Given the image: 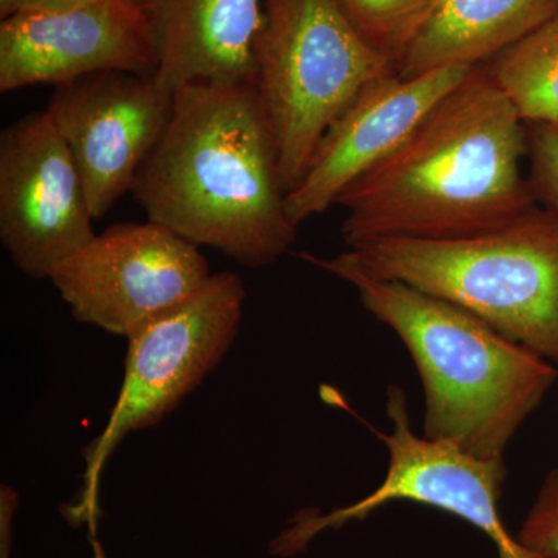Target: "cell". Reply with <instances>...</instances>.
<instances>
[{"label": "cell", "mask_w": 558, "mask_h": 558, "mask_svg": "<svg viewBox=\"0 0 558 558\" xmlns=\"http://www.w3.org/2000/svg\"><path fill=\"white\" fill-rule=\"evenodd\" d=\"M132 5L137 7V9L145 11L149 16L154 17L156 21L157 14L163 5V0H130Z\"/></svg>", "instance_id": "44dd1931"}, {"label": "cell", "mask_w": 558, "mask_h": 558, "mask_svg": "<svg viewBox=\"0 0 558 558\" xmlns=\"http://www.w3.org/2000/svg\"><path fill=\"white\" fill-rule=\"evenodd\" d=\"M387 413L392 428L380 432L354 414L385 444L388 470L376 490L347 508L318 513L303 510L274 539L270 553L292 557L328 529L363 521L395 501H413L458 517L478 529L498 550V558H557L542 556L521 546L499 512L508 469L505 461H480L440 440L414 435L409 400L400 387L388 388Z\"/></svg>", "instance_id": "52a82bcc"}, {"label": "cell", "mask_w": 558, "mask_h": 558, "mask_svg": "<svg viewBox=\"0 0 558 558\" xmlns=\"http://www.w3.org/2000/svg\"><path fill=\"white\" fill-rule=\"evenodd\" d=\"M174 100L154 76L120 70L54 86L46 110L78 167L95 219L132 191L170 124Z\"/></svg>", "instance_id": "30bf717a"}, {"label": "cell", "mask_w": 558, "mask_h": 558, "mask_svg": "<svg viewBox=\"0 0 558 558\" xmlns=\"http://www.w3.org/2000/svg\"><path fill=\"white\" fill-rule=\"evenodd\" d=\"M347 253L363 270L450 301L558 365V213L538 205L457 240L369 238Z\"/></svg>", "instance_id": "277c9868"}, {"label": "cell", "mask_w": 558, "mask_h": 558, "mask_svg": "<svg viewBox=\"0 0 558 558\" xmlns=\"http://www.w3.org/2000/svg\"><path fill=\"white\" fill-rule=\"evenodd\" d=\"M526 124L529 182L535 199L558 213V124Z\"/></svg>", "instance_id": "e0dca14e"}, {"label": "cell", "mask_w": 558, "mask_h": 558, "mask_svg": "<svg viewBox=\"0 0 558 558\" xmlns=\"http://www.w3.org/2000/svg\"><path fill=\"white\" fill-rule=\"evenodd\" d=\"M211 275L199 245L148 219L109 227L49 279L76 322L126 339Z\"/></svg>", "instance_id": "ba28073f"}, {"label": "cell", "mask_w": 558, "mask_h": 558, "mask_svg": "<svg viewBox=\"0 0 558 558\" xmlns=\"http://www.w3.org/2000/svg\"><path fill=\"white\" fill-rule=\"evenodd\" d=\"M476 65H447L402 78L398 73L368 84L326 132L304 179L288 194L296 227L337 205L351 183L405 142L414 128Z\"/></svg>", "instance_id": "7c38bea8"}, {"label": "cell", "mask_w": 558, "mask_h": 558, "mask_svg": "<svg viewBox=\"0 0 558 558\" xmlns=\"http://www.w3.org/2000/svg\"><path fill=\"white\" fill-rule=\"evenodd\" d=\"M20 494L9 484L0 486V558H11L14 513L20 508Z\"/></svg>", "instance_id": "d6986e66"}, {"label": "cell", "mask_w": 558, "mask_h": 558, "mask_svg": "<svg viewBox=\"0 0 558 558\" xmlns=\"http://www.w3.org/2000/svg\"><path fill=\"white\" fill-rule=\"evenodd\" d=\"M526 159V121L486 65H476L395 153L341 193V233L349 245L497 229L537 205Z\"/></svg>", "instance_id": "6da1fadb"}, {"label": "cell", "mask_w": 558, "mask_h": 558, "mask_svg": "<svg viewBox=\"0 0 558 558\" xmlns=\"http://www.w3.org/2000/svg\"><path fill=\"white\" fill-rule=\"evenodd\" d=\"M236 274H213L201 289L132 330L124 379L106 428L84 451L86 472L75 502L62 509L73 526H89L98 554V484L110 454L130 433L159 425L207 379L236 341L244 303Z\"/></svg>", "instance_id": "8992f818"}, {"label": "cell", "mask_w": 558, "mask_h": 558, "mask_svg": "<svg viewBox=\"0 0 558 558\" xmlns=\"http://www.w3.org/2000/svg\"><path fill=\"white\" fill-rule=\"evenodd\" d=\"M86 186L47 110L0 134V240L27 277L50 278L94 233Z\"/></svg>", "instance_id": "9c48e42d"}, {"label": "cell", "mask_w": 558, "mask_h": 558, "mask_svg": "<svg viewBox=\"0 0 558 558\" xmlns=\"http://www.w3.org/2000/svg\"><path fill=\"white\" fill-rule=\"evenodd\" d=\"M556 124H558V121H557V123H556Z\"/></svg>", "instance_id": "603a6c76"}, {"label": "cell", "mask_w": 558, "mask_h": 558, "mask_svg": "<svg viewBox=\"0 0 558 558\" xmlns=\"http://www.w3.org/2000/svg\"><path fill=\"white\" fill-rule=\"evenodd\" d=\"M263 24L264 0H163L154 80L174 94L193 84H253Z\"/></svg>", "instance_id": "4fadbf2b"}, {"label": "cell", "mask_w": 558, "mask_h": 558, "mask_svg": "<svg viewBox=\"0 0 558 558\" xmlns=\"http://www.w3.org/2000/svg\"><path fill=\"white\" fill-rule=\"evenodd\" d=\"M87 2L92 0H16L13 13L14 11L70 9Z\"/></svg>", "instance_id": "ffe728a7"}, {"label": "cell", "mask_w": 558, "mask_h": 558, "mask_svg": "<svg viewBox=\"0 0 558 558\" xmlns=\"http://www.w3.org/2000/svg\"><path fill=\"white\" fill-rule=\"evenodd\" d=\"M131 193L153 222L250 269L270 266L295 242L274 132L253 84L175 92L170 124Z\"/></svg>", "instance_id": "7a4b0ae2"}, {"label": "cell", "mask_w": 558, "mask_h": 558, "mask_svg": "<svg viewBox=\"0 0 558 558\" xmlns=\"http://www.w3.org/2000/svg\"><path fill=\"white\" fill-rule=\"evenodd\" d=\"M438 2L439 0H340L355 27L391 60L396 69L411 40L424 27Z\"/></svg>", "instance_id": "2e32d148"}, {"label": "cell", "mask_w": 558, "mask_h": 558, "mask_svg": "<svg viewBox=\"0 0 558 558\" xmlns=\"http://www.w3.org/2000/svg\"><path fill=\"white\" fill-rule=\"evenodd\" d=\"M300 258L351 284L409 349L424 385L425 438L480 461H505L510 440L556 384L554 363L450 301L374 277L347 252Z\"/></svg>", "instance_id": "3957f363"}, {"label": "cell", "mask_w": 558, "mask_h": 558, "mask_svg": "<svg viewBox=\"0 0 558 558\" xmlns=\"http://www.w3.org/2000/svg\"><path fill=\"white\" fill-rule=\"evenodd\" d=\"M396 72L340 0H264L253 87L277 145L286 193L310 170L319 143L374 81Z\"/></svg>", "instance_id": "5b68a950"}, {"label": "cell", "mask_w": 558, "mask_h": 558, "mask_svg": "<svg viewBox=\"0 0 558 558\" xmlns=\"http://www.w3.org/2000/svg\"><path fill=\"white\" fill-rule=\"evenodd\" d=\"M14 5H16V0H0V11H2V16L7 17L9 14L13 13Z\"/></svg>", "instance_id": "7402d4cb"}, {"label": "cell", "mask_w": 558, "mask_h": 558, "mask_svg": "<svg viewBox=\"0 0 558 558\" xmlns=\"http://www.w3.org/2000/svg\"><path fill=\"white\" fill-rule=\"evenodd\" d=\"M515 537L529 550L558 558V468L543 480Z\"/></svg>", "instance_id": "ac0fdd59"}, {"label": "cell", "mask_w": 558, "mask_h": 558, "mask_svg": "<svg viewBox=\"0 0 558 558\" xmlns=\"http://www.w3.org/2000/svg\"><path fill=\"white\" fill-rule=\"evenodd\" d=\"M157 68L156 21L130 0L14 11L0 24L3 94L38 84L58 86L109 70L154 76Z\"/></svg>", "instance_id": "8fae6325"}, {"label": "cell", "mask_w": 558, "mask_h": 558, "mask_svg": "<svg viewBox=\"0 0 558 558\" xmlns=\"http://www.w3.org/2000/svg\"><path fill=\"white\" fill-rule=\"evenodd\" d=\"M526 123L558 121V16L486 64Z\"/></svg>", "instance_id": "9a60e30c"}, {"label": "cell", "mask_w": 558, "mask_h": 558, "mask_svg": "<svg viewBox=\"0 0 558 558\" xmlns=\"http://www.w3.org/2000/svg\"><path fill=\"white\" fill-rule=\"evenodd\" d=\"M558 16V0H439L400 58L402 78L481 65Z\"/></svg>", "instance_id": "5bb4252c"}]
</instances>
